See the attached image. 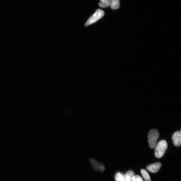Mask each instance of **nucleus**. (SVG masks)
<instances>
[{
  "label": "nucleus",
  "instance_id": "7",
  "mask_svg": "<svg viewBox=\"0 0 181 181\" xmlns=\"http://www.w3.org/2000/svg\"><path fill=\"white\" fill-rule=\"evenodd\" d=\"M134 173L132 170H129L127 172L125 175V179L126 181H133Z\"/></svg>",
  "mask_w": 181,
  "mask_h": 181
},
{
  "label": "nucleus",
  "instance_id": "2",
  "mask_svg": "<svg viewBox=\"0 0 181 181\" xmlns=\"http://www.w3.org/2000/svg\"><path fill=\"white\" fill-rule=\"evenodd\" d=\"M159 136V134L157 130L152 129L150 131L148 135V140L151 148L154 149L155 147Z\"/></svg>",
  "mask_w": 181,
  "mask_h": 181
},
{
  "label": "nucleus",
  "instance_id": "1",
  "mask_svg": "<svg viewBox=\"0 0 181 181\" xmlns=\"http://www.w3.org/2000/svg\"><path fill=\"white\" fill-rule=\"evenodd\" d=\"M168 147V144L165 140H162L159 142L155 148V155L157 158L162 157Z\"/></svg>",
  "mask_w": 181,
  "mask_h": 181
},
{
  "label": "nucleus",
  "instance_id": "3",
  "mask_svg": "<svg viewBox=\"0 0 181 181\" xmlns=\"http://www.w3.org/2000/svg\"><path fill=\"white\" fill-rule=\"evenodd\" d=\"M104 15V12L103 10L97 9L94 14L90 17L87 21L85 25L88 26L97 22L101 19Z\"/></svg>",
  "mask_w": 181,
  "mask_h": 181
},
{
  "label": "nucleus",
  "instance_id": "6",
  "mask_svg": "<svg viewBox=\"0 0 181 181\" xmlns=\"http://www.w3.org/2000/svg\"><path fill=\"white\" fill-rule=\"evenodd\" d=\"M109 6L113 9H119L120 3V0H109Z\"/></svg>",
  "mask_w": 181,
  "mask_h": 181
},
{
  "label": "nucleus",
  "instance_id": "4",
  "mask_svg": "<svg viewBox=\"0 0 181 181\" xmlns=\"http://www.w3.org/2000/svg\"><path fill=\"white\" fill-rule=\"evenodd\" d=\"M174 144L176 147H179L181 145V131H177L174 133L172 137Z\"/></svg>",
  "mask_w": 181,
  "mask_h": 181
},
{
  "label": "nucleus",
  "instance_id": "8",
  "mask_svg": "<svg viewBox=\"0 0 181 181\" xmlns=\"http://www.w3.org/2000/svg\"><path fill=\"white\" fill-rule=\"evenodd\" d=\"M115 179L116 181H126L125 175L120 172H118L116 173Z\"/></svg>",
  "mask_w": 181,
  "mask_h": 181
},
{
  "label": "nucleus",
  "instance_id": "10",
  "mask_svg": "<svg viewBox=\"0 0 181 181\" xmlns=\"http://www.w3.org/2000/svg\"><path fill=\"white\" fill-rule=\"evenodd\" d=\"M99 6L101 8H106L109 6V0H100Z\"/></svg>",
  "mask_w": 181,
  "mask_h": 181
},
{
  "label": "nucleus",
  "instance_id": "11",
  "mask_svg": "<svg viewBox=\"0 0 181 181\" xmlns=\"http://www.w3.org/2000/svg\"><path fill=\"white\" fill-rule=\"evenodd\" d=\"M133 181H143V180L140 176L135 175L133 177Z\"/></svg>",
  "mask_w": 181,
  "mask_h": 181
},
{
  "label": "nucleus",
  "instance_id": "9",
  "mask_svg": "<svg viewBox=\"0 0 181 181\" xmlns=\"http://www.w3.org/2000/svg\"><path fill=\"white\" fill-rule=\"evenodd\" d=\"M141 173L145 181H151L150 176L148 173L145 169H142Z\"/></svg>",
  "mask_w": 181,
  "mask_h": 181
},
{
  "label": "nucleus",
  "instance_id": "5",
  "mask_svg": "<svg viewBox=\"0 0 181 181\" xmlns=\"http://www.w3.org/2000/svg\"><path fill=\"white\" fill-rule=\"evenodd\" d=\"M161 166V163H156L148 165L147 169L150 172L155 173L159 171Z\"/></svg>",
  "mask_w": 181,
  "mask_h": 181
}]
</instances>
